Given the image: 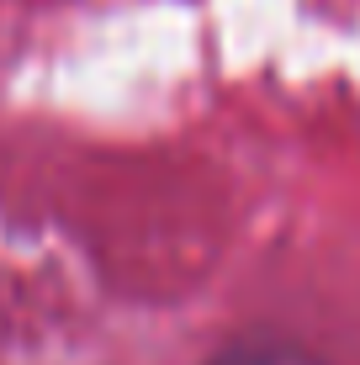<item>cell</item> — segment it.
I'll list each match as a JSON object with an SVG mask.
<instances>
[{
  "mask_svg": "<svg viewBox=\"0 0 360 365\" xmlns=\"http://www.w3.org/2000/svg\"><path fill=\"white\" fill-rule=\"evenodd\" d=\"M212 365H324V360H313L302 344H287V339H244V344L222 349Z\"/></svg>",
  "mask_w": 360,
  "mask_h": 365,
  "instance_id": "6da1fadb",
  "label": "cell"
}]
</instances>
